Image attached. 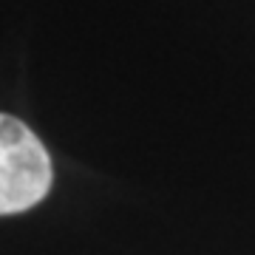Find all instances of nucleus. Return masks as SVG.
<instances>
[{"label":"nucleus","mask_w":255,"mask_h":255,"mask_svg":"<svg viewBox=\"0 0 255 255\" xmlns=\"http://www.w3.org/2000/svg\"><path fill=\"white\" fill-rule=\"evenodd\" d=\"M51 159L20 119L0 114V216H14L48 196Z\"/></svg>","instance_id":"f257e3e1"}]
</instances>
